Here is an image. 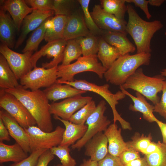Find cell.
<instances>
[{
	"mask_svg": "<svg viewBox=\"0 0 166 166\" xmlns=\"http://www.w3.org/2000/svg\"><path fill=\"white\" fill-rule=\"evenodd\" d=\"M14 95L25 106L35 120L38 127L47 132L52 131L53 125L49 100L43 91H29L20 85L13 89H5Z\"/></svg>",
	"mask_w": 166,
	"mask_h": 166,
	"instance_id": "obj_1",
	"label": "cell"
},
{
	"mask_svg": "<svg viewBox=\"0 0 166 166\" xmlns=\"http://www.w3.org/2000/svg\"><path fill=\"white\" fill-rule=\"evenodd\" d=\"M127 7L128 18L126 31L134 42L136 53H150L151 39L155 33L163 27V24L159 20L151 22L144 20L130 4H127Z\"/></svg>",
	"mask_w": 166,
	"mask_h": 166,
	"instance_id": "obj_2",
	"label": "cell"
},
{
	"mask_svg": "<svg viewBox=\"0 0 166 166\" xmlns=\"http://www.w3.org/2000/svg\"><path fill=\"white\" fill-rule=\"evenodd\" d=\"M150 53L133 55L127 53L121 56L104 75L106 81L116 85L123 84L127 79L141 65H148Z\"/></svg>",
	"mask_w": 166,
	"mask_h": 166,
	"instance_id": "obj_3",
	"label": "cell"
},
{
	"mask_svg": "<svg viewBox=\"0 0 166 166\" xmlns=\"http://www.w3.org/2000/svg\"><path fill=\"white\" fill-rule=\"evenodd\" d=\"M164 77L160 75L150 77L145 75L139 68L122 85L125 89H131L141 94L155 105L160 101L158 93L162 91Z\"/></svg>",
	"mask_w": 166,
	"mask_h": 166,
	"instance_id": "obj_4",
	"label": "cell"
},
{
	"mask_svg": "<svg viewBox=\"0 0 166 166\" xmlns=\"http://www.w3.org/2000/svg\"><path fill=\"white\" fill-rule=\"evenodd\" d=\"M107 70L98 60L97 55L81 56L75 62L66 66H58L57 76L60 81H72L74 76L86 71L94 72L100 78Z\"/></svg>",
	"mask_w": 166,
	"mask_h": 166,
	"instance_id": "obj_5",
	"label": "cell"
},
{
	"mask_svg": "<svg viewBox=\"0 0 166 166\" xmlns=\"http://www.w3.org/2000/svg\"><path fill=\"white\" fill-rule=\"evenodd\" d=\"M57 83L69 85L77 89L86 91H90L97 94L102 97L110 106L113 114V123L118 121L121 118L116 109V105L118 101L124 99L126 94L121 91L115 93H112L109 90V85L106 84L98 85L85 80H75L72 81H60L57 80Z\"/></svg>",
	"mask_w": 166,
	"mask_h": 166,
	"instance_id": "obj_6",
	"label": "cell"
},
{
	"mask_svg": "<svg viewBox=\"0 0 166 166\" xmlns=\"http://www.w3.org/2000/svg\"><path fill=\"white\" fill-rule=\"evenodd\" d=\"M24 129L29 136L30 153L40 149H50L60 145L65 130L59 126L50 132H45L35 125Z\"/></svg>",
	"mask_w": 166,
	"mask_h": 166,
	"instance_id": "obj_7",
	"label": "cell"
},
{
	"mask_svg": "<svg viewBox=\"0 0 166 166\" xmlns=\"http://www.w3.org/2000/svg\"><path fill=\"white\" fill-rule=\"evenodd\" d=\"M0 106L24 128L37 124L35 120L23 104L4 89H1L0 90Z\"/></svg>",
	"mask_w": 166,
	"mask_h": 166,
	"instance_id": "obj_8",
	"label": "cell"
},
{
	"mask_svg": "<svg viewBox=\"0 0 166 166\" xmlns=\"http://www.w3.org/2000/svg\"><path fill=\"white\" fill-rule=\"evenodd\" d=\"M106 109V103L105 101L101 100L85 123L87 126L86 132L81 139L71 146L72 149H81L94 136L106 130L111 123L104 115Z\"/></svg>",
	"mask_w": 166,
	"mask_h": 166,
	"instance_id": "obj_9",
	"label": "cell"
},
{
	"mask_svg": "<svg viewBox=\"0 0 166 166\" xmlns=\"http://www.w3.org/2000/svg\"><path fill=\"white\" fill-rule=\"evenodd\" d=\"M57 71L58 66L50 69L36 66L20 79V85L33 91L49 87L56 83Z\"/></svg>",
	"mask_w": 166,
	"mask_h": 166,
	"instance_id": "obj_10",
	"label": "cell"
},
{
	"mask_svg": "<svg viewBox=\"0 0 166 166\" xmlns=\"http://www.w3.org/2000/svg\"><path fill=\"white\" fill-rule=\"evenodd\" d=\"M0 53L6 60L18 80H20L33 68L30 61L33 52L20 53L12 50L6 45L1 43Z\"/></svg>",
	"mask_w": 166,
	"mask_h": 166,
	"instance_id": "obj_11",
	"label": "cell"
},
{
	"mask_svg": "<svg viewBox=\"0 0 166 166\" xmlns=\"http://www.w3.org/2000/svg\"><path fill=\"white\" fill-rule=\"evenodd\" d=\"M67 42L64 39H61L48 42L39 50L32 55L30 61L33 68L36 67L38 60L42 57L45 56L48 58L53 57V59L49 63H43L42 67L50 69L58 66V64L63 61Z\"/></svg>",
	"mask_w": 166,
	"mask_h": 166,
	"instance_id": "obj_12",
	"label": "cell"
},
{
	"mask_svg": "<svg viewBox=\"0 0 166 166\" xmlns=\"http://www.w3.org/2000/svg\"><path fill=\"white\" fill-rule=\"evenodd\" d=\"M92 97L78 95L66 98L58 102L50 104V112L54 117L69 121L72 116L87 103L92 100Z\"/></svg>",
	"mask_w": 166,
	"mask_h": 166,
	"instance_id": "obj_13",
	"label": "cell"
},
{
	"mask_svg": "<svg viewBox=\"0 0 166 166\" xmlns=\"http://www.w3.org/2000/svg\"><path fill=\"white\" fill-rule=\"evenodd\" d=\"M90 14L95 22L101 30L128 34L125 20L119 19L106 12L100 5H95Z\"/></svg>",
	"mask_w": 166,
	"mask_h": 166,
	"instance_id": "obj_14",
	"label": "cell"
},
{
	"mask_svg": "<svg viewBox=\"0 0 166 166\" xmlns=\"http://www.w3.org/2000/svg\"><path fill=\"white\" fill-rule=\"evenodd\" d=\"M54 13L53 10L42 11L33 10L23 21L21 32L16 43L15 48H18L22 44L30 32L36 29Z\"/></svg>",
	"mask_w": 166,
	"mask_h": 166,
	"instance_id": "obj_15",
	"label": "cell"
},
{
	"mask_svg": "<svg viewBox=\"0 0 166 166\" xmlns=\"http://www.w3.org/2000/svg\"><path fill=\"white\" fill-rule=\"evenodd\" d=\"M0 118L7 129L10 136L26 152H30L29 139L25 129L8 113L0 110Z\"/></svg>",
	"mask_w": 166,
	"mask_h": 166,
	"instance_id": "obj_16",
	"label": "cell"
},
{
	"mask_svg": "<svg viewBox=\"0 0 166 166\" xmlns=\"http://www.w3.org/2000/svg\"><path fill=\"white\" fill-rule=\"evenodd\" d=\"M0 7L11 16L17 31L25 17L33 10L24 0H0Z\"/></svg>",
	"mask_w": 166,
	"mask_h": 166,
	"instance_id": "obj_17",
	"label": "cell"
},
{
	"mask_svg": "<svg viewBox=\"0 0 166 166\" xmlns=\"http://www.w3.org/2000/svg\"><path fill=\"white\" fill-rule=\"evenodd\" d=\"M108 141L103 132H99L89 140L85 145V155L99 162L108 153Z\"/></svg>",
	"mask_w": 166,
	"mask_h": 166,
	"instance_id": "obj_18",
	"label": "cell"
},
{
	"mask_svg": "<svg viewBox=\"0 0 166 166\" xmlns=\"http://www.w3.org/2000/svg\"><path fill=\"white\" fill-rule=\"evenodd\" d=\"M90 34L83 17L75 14L68 16L64 31L63 39L67 41L86 37Z\"/></svg>",
	"mask_w": 166,
	"mask_h": 166,
	"instance_id": "obj_19",
	"label": "cell"
},
{
	"mask_svg": "<svg viewBox=\"0 0 166 166\" xmlns=\"http://www.w3.org/2000/svg\"><path fill=\"white\" fill-rule=\"evenodd\" d=\"M120 88L126 95L128 96L133 102L129 106L130 110L134 112H139L142 114L144 119L149 122H156L158 120L154 115V105L148 103L144 97L139 92H136V97L132 95L121 86Z\"/></svg>",
	"mask_w": 166,
	"mask_h": 166,
	"instance_id": "obj_20",
	"label": "cell"
},
{
	"mask_svg": "<svg viewBox=\"0 0 166 166\" xmlns=\"http://www.w3.org/2000/svg\"><path fill=\"white\" fill-rule=\"evenodd\" d=\"M108 140V153L115 156L119 157L128 149L121 134V129L118 128L116 123L111 124L104 132Z\"/></svg>",
	"mask_w": 166,
	"mask_h": 166,
	"instance_id": "obj_21",
	"label": "cell"
},
{
	"mask_svg": "<svg viewBox=\"0 0 166 166\" xmlns=\"http://www.w3.org/2000/svg\"><path fill=\"white\" fill-rule=\"evenodd\" d=\"M127 34L118 32L102 30L101 36L110 45L116 47L121 56L132 53L136 48L127 37Z\"/></svg>",
	"mask_w": 166,
	"mask_h": 166,
	"instance_id": "obj_22",
	"label": "cell"
},
{
	"mask_svg": "<svg viewBox=\"0 0 166 166\" xmlns=\"http://www.w3.org/2000/svg\"><path fill=\"white\" fill-rule=\"evenodd\" d=\"M54 117L62 122L65 127L62 140L60 145L61 146H72L81 139L87 131V126L86 124H77L58 117Z\"/></svg>",
	"mask_w": 166,
	"mask_h": 166,
	"instance_id": "obj_23",
	"label": "cell"
},
{
	"mask_svg": "<svg viewBox=\"0 0 166 166\" xmlns=\"http://www.w3.org/2000/svg\"><path fill=\"white\" fill-rule=\"evenodd\" d=\"M16 30L12 19L2 7L0 9V40L1 43L13 48Z\"/></svg>",
	"mask_w": 166,
	"mask_h": 166,
	"instance_id": "obj_24",
	"label": "cell"
},
{
	"mask_svg": "<svg viewBox=\"0 0 166 166\" xmlns=\"http://www.w3.org/2000/svg\"><path fill=\"white\" fill-rule=\"evenodd\" d=\"M56 83L43 91L49 100L54 102L85 93L87 91L77 89L69 85Z\"/></svg>",
	"mask_w": 166,
	"mask_h": 166,
	"instance_id": "obj_25",
	"label": "cell"
},
{
	"mask_svg": "<svg viewBox=\"0 0 166 166\" xmlns=\"http://www.w3.org/2000/svg\"><path fill=\"white\" fill-rule=\"evenodd\" d=\"M68 16L57 15L48 18L45 21V26L47 29L44 39L49 42L54 40L63 39L65 27Z\"/></svg>",
	"mask_w": 166,
	"mask_h": 166,
	"instance_id": "obj_26",
	"label": "cell"
},
{
	"mask_svg": "<svg viewBox=\"0 0 166 166\" xmlns=\"http://www.w3.org/2000/svg\"><path fill=\"white\" fill-rule=\"evenodd\" d=\"M28 156V153L17 143L9 145L0 141L1 164L8 162L17 163L25 159Z\"/></svg>",
	"mask_w": 166,
	"mask_h": 166,
	"instance_id": "obj_27",
	"label": "cell"
},
{
	"mask_svg": "<svg viewBox=\"0 0 166 166\" xmlns=\"http://www.w3.org/2000/svg\"><path fill=\"white\" fill-rule=\"evenodd\" d=\"M97 55L102 65L107 70L121 56L117 49L108 44L101 37H99Z\"/></svg>",
	"mask_w": 166,
	"mask_h": 166,
	"instance_id": "obj_28",
	"label": "cell"
},
{
	"mask_svg": "<svg viewBox=\"0 0 166 166\" xmlns=\"http://www.w3.org/2000/svg\"><path fill=\"white\" fill-rule=\"evenodd\" d=\"M14 73L10 68L6 60L0 55V87L8 89L18 87L19 84Z\"/></svg>",
	"mask_w": 166,
	"mask_h": 166,
	"instance_id": "obj_29",
	"label": "cell"
},
{
	"mask_svg": "<svg viewBox=\"0 0 166 166\" xmlns=\"http://www.w3.org/2000/svg\"><path fill=\"white\" fill-rule=\"evenodd\" d=\"M101 7L106 12L114 15L117 18L125 20L127 11L125 0H101Z\"/></svg>",
	"mask_w": 166,
	"mask_h": 166,
	"instance_id": "obj_30",
	"label": "cell"
},
{
	"mask_svg": "<svg viewBox=\"0 0 166 166\" xmlns=\"http://www.w3.org/2000/svg\"><path fill=\"white\" fill-rule=\"evenodd\" d=\"M82 54L80 44L77 38L67 41L64 53L63 60L61 66H66L77 60Z\"/></svg>",
	"mask_w": 166,
	"mask_h": 166,
	"instance_id": "obj_31",
	"label": "cell"
},
{
	"mask_svg": "<svg viewBox=\"0 0 166 166\" xmlns=\"http://www.w3.org/2000/svg\"><path fill=\"white\" fill-rule=\"evenodd\" d=\"M99 37L91 34L86 37L77 38L81 47L83 56L97 55L99 49Z\"/></svg>",
	"mask_w": 166,
	"mask_h": 166,
	"instance_id": "obj_32",
	"label": "cell"
},
{
	"mask_svg": "<svg viewBox=\"0 0 166 166\" xmlns=\"http://www.w3.org/2000/svg\"><path fill=\"white\" fill-rule=\"evenodd\" d=\"M46 20L34 31L31 36L27 40L26 45L22 50L23 53L28 51H35L36 52L38 51L39 44L44 39L47 29L45 26Z\"/></svg>",
	"mask_w": 166,
	"mask_h": 166,
	"instance_id": "obj_33",
	"label": "cell"
},
{
	"mask_svg": "<svg viewBox=\"0 0 166 166\" xmlns=\"http://www.w3.org/2000/svg\"><path fill=\"white\" fill-rule=\"evenodd\" d=\"M96 106L95 102L92 100L73 114L69 121L77 124H85Z\"/></svg>",
	"mask_w": 166,
	"mask_h": 166,
	"instance_id": "obj_34",
	"label": "cell"
},
{
	"mask_svg": "<svg viewBox=\"0 0 166 166\" xmlns=\"http://www.w3.org/2000/svg\"><path fill=\"white\" fill-rule=\"evenodd\" d=\"M84 13V19L86 25L90 33L93 35L100 37L102 30L97 25L94 21L90 13L89 6L90 0H78Z\"/></svg>",
	"mask_w": 166,
	"mask_h": 166,
	"instance_id": "obj_35",
	"label": "cell"
},
{
	"mask_svg": "<svg viewBox=\"0 0 166 166\" xmlns=\"http://www.w3.org/2000/svg\"><path fill=\"white\" fill-rule=\"evenodd\" d=\"M53 154L59 159L62 166H77L76 160L70 154L69 147L59 145L50 149Z\"/></svg>",
	"mask_w": 166,
	"mask_h": 166,
	"instance_id": "obj_36",
	"label": "cell"
},
{
	"mask_svg": "<svg viewBox=\"0 0 166 166\" xmlns=\"http://www.w3.org/2000/svg\"><path fill=\"white\" fill-rule=\"evenodd\" d=\"M144 157L148 166H166V144L161 142L157 150Z\"/></svg>",
	"mask_w": 166,
	"mask_h": 166,
	"instance_id": "obj_37",
	"label": "cell"
},
{
	"mask_svg": "<svg viewBox=\"0 0 166 166\" xmlns=\"http://www.w3.org/2000/svg\"><path fill=\"white\" fill-rule=\"evenodd\" d=\"M152 140L150 134L146 136L136 133L132 137L131 140L126 142L127 147L128 149L141 152L147 147Z\"/></svg>",
	"mask_w": 166,
	"mask_h": 166,
	"instance_id": "obj_38",
	"label": "cell"
},
{
	"mask_svg": "<svg viewBox=\"0 0 166 166\" xmlns=\"http://www.w3.org/2000/svg\"><path fill=\"white\" fill-rule=\"evenodd\" d=\"M47 149H40L31 153L26 158L9 166H35L40 156Z\"/></svg>",
	"mask_w": 166,
	"mask_h": 166,
	"instance_id": "obj_39",
	"label": "cell"
},
{
	"mask_svg": "<svg viewBox=\"0 0 166 166\" xmlns=\"http://www.w3.org/2000/svg\"><path fill=\"white\" fill-rule=\"evenodd\" d=\"M71 0H53V11L55 15H63L68 16L70 14Z\"/></svg>",
	"mask_w": 166,
	"mask_h": 166,
	"instance_id": "obj_40",
	"label": "cell"
},
{
	"mask_svg": "<svg viewBox=\"0 0 166 166\" xmlns=\"http://www.w3.org/2000/svg\"><path fill=\"white\" fill-rule=\"evenodd\" d=\"M33 10L42 11L53 10V0H25Z\"/></svg>",
	"mask_w": 166,
	"mask_h": 166,
	"instance_id": "obj_41",
	"label": "cell"
},
{
	"mask_svg": "<svg viewBox=\"0 0 166 166\" xmlns=\"http://www.w3.org/2000/svg\"><path fill=\"white\" fill-rule=\"evenodd\" d=\"M162 94L159 102L154 105V112L158 113L166 119V81L164 82Z\"/></svg>",
	"mask_w": 166,
	"mask_h": 166,
	"instance_id": "obj_42",
	"label": "cell"
},
{
	"mask_svg": "<svg viewBox=\"0 0 166 166\" xmlns=\"http://www.w3.org/2000/svg\"><path fill=\"white\" fill-rule=\"evenodd\" d=\"M123 165L130 162L140 157L139 152L130 149H127L123 152L119 157Z\"/></svg>",
	"mask_w": 166,
	"mask_h": 166,
	"instance_id": "obj_43",
	"label": "cell"
},
{
	"mask_svg": "<svg viewBox=\"0 0 166 166\" xmlns=\"http://www.w3.org/2000/svg\"><path fill=\"white\" fill-rule=\"evenodd\" d=\"M97 166H124L119 157L113 156L109 153L102 159L98 162Z\"/></svg>",
	"mask_w": 166,
	"mask_h": 166,
	"instance_id": "obj_44",
	"label": "cell"
},
{
	"mask_svg": "<svg viewBox=\"0 0 166 166\" xmlns=\"http://www.w3.org/2000/svg\"><path fill=\"white\" fill-rule=\"evenodd\" d=\"M54 157L50 150L47 149L40 156L35 166H48Z\"/></svg>",
	"mask_w": 166,
	"mask_h": 166,
	"instance_id": "obj_45",
	"label": "cell"
},
{
	"mask_svg": "<svg viewBox=\"0 0 166 166\" xmlns=\"http://www.w3.org/2000/svg\"><path fill=\"white\" fill-rule=\"evenodd\" d=\"M126 2L128 3H133L137 7L140 8L144 12L147 18L149 19L152 15L149 12L148 5V0H125Z\"/></svg>",
	"mask_w": 166,
	"mask_h": 166,
	"instance_id": "obj_46",
	"label": "cell"
},
{
	"mask_svg": "<svg viewBox=\"0 0 166 166\" xmlns=\"http://www.w3.org/2000/svg\"><path fill=\"white\" fill-rule=\"evenodd\" d=\"M10 136L8 130L0 118V141H10Z\"/></svg>",
	"mask_w": 166,
	"mask_h": 166,
	"instance_id": "obj_47",
	"label": "cell"
},
{
	"mask_svg": "<svg viewBox=\"0 0 166 166\" xmlns=\"http://www.w3.org/2000/svg\"><path fill=\"white\" fill-rule=\"evenodd\" d=\"M161 143L160 141L156 143L151 141L147 147L141 152L145 155L152 153L158 150Z\"/></svg>",
	"mask_w": 166,
	"mask_h": 166,
	"instance_id": "obj_48",
	"label": "cell"
},
{
	"mask_svg": "<svg viewBox=\"0 0 166 166\" xmlns=\"http://www.w3.org/2000/svg\"><path fill=\"white\" fill-rule=\"evenodd\" d=\"M124 166H148L147 161L145 158L140 157L124 165Z\"/></svg>",
	"mask_w": 166,
	"mask_h": 166,
	"instance_id": "obj_49",
	"label": "cell"
},
{
	"mask_svg": "<svg viewBox=\"0 0 166 166\" xmlns=\"http://www.w3.org/2000/svg\"><path fill=\"white\" fill-rule=\"evenodd\" d=\"M156 123L161 131L163 138L162 143L166 144V123H163L159 120Z\"/></svg>",
	"mask_w": 166,
	"mask_h": 166,
	"instance_id": "obj_50",
	"label": "cell"
},
{
	"mask_svg": "<svg viewBox=\"0 0 166 166\" xmlns=\"http://www.w3.org/2000/svg\"><path fill=\"white\" fill-rule=\"evenodd\" d=\"M98 162L90 159H84L80 166H97Z\"/></svg>",
	"mask_w": 166,
	"mask_h": 166,
	"instance_id": "obj_51",
	"label": "cell"
},
{
	"mask_svg": "<svg viewBox=\"0 0 166 166\" xmlns=\"http://www.w3.org/2000/svg\"><path fill=\"white\" fill-rule=\"evenodd\" d=\"M148 4L150 5L156 6H160L164 2V0H148Z\"/></svg>",
	"mask_w": 166,
	"mask_h": 166,
	"instance_id": "obj_52",
	"label": "cell"
},
{
	"mask_svg": "<svg viewBox=\"0 0 166 166\" xmlns=\"http://www.w3.org/2000/svg\"><path fill=\"white\" fill-rule=\"evenodd\" d=\"M160 74L162 76L166 77V68L162 69L160 71Z\"/></svg>",
	"mask_w": 166,
	"mask_h": 166,
	"instance_id": "obj_53",
	"label": "cell"
},
{
	"mask_svg": "<svg viewBox=\"0 0 166 166\" xmlns=\"http://www.w3.org/2000/svg\"><path fill=\"white\" fill-rule=\"evenodd\" d=\"M53 166H62L61 164H58L55 165H54Z\"/></svg>",
	"mask_w": 166,
	"mask_h": 166,
	"instance_id": "obj_54",
	"label": "cell"
},
{
	"mask_svg": "<svg viewBox=\"0 0 166 166\" xmlns=\"http://www.w3.org/2000/svg\"><path fill=\"white\" fill-rule=\"evenodd\" d=\"M165 34L166 35V31L165 32Z\"/></svg>",
	"mask_w": 166,
	"mask_h": 166,
	"instance_id": "obj_55",
	"label": "cell"
},
{
	"mask_svg": "<svg viewBox=\"0 0 166 166\" xmlns=\"http://www.w3.org/2000/svg\"><path fill=\"white\" fill-rule=\"evenodd\" d=\"M0 166H3V165H2V164H1V165H0Z\"/></svg>",
	"mask_w": 166,
	"mask_h": 166,
	"instance_id": "obj_56",
	"label": "cell"
}]
</instances>
